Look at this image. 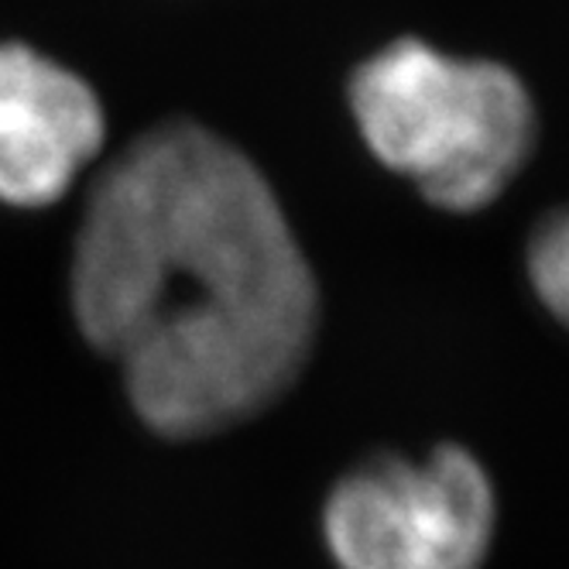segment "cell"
<instances>
[{
	"instance_id": "6da1fadb",
	"label": "cell",
	"mask_w": 569,
	"mask_h": 569,
	"mask_svg": "<svg viewBox=\"0 0 569 569\" xmlns=\"http://www.w3.org/2000/svg\"><path fill=\"white\" fill-rule=\"evenodd\" d=\"M79 333L166 439L251 422L312 353L319 289L264 172L196 120L134 138L97 176L72 243Z\"/></svg>"
},
{
	"instance_id": "7a4b0ae2",
	"label": "cell",
	"mask_w": 569,
	"mask_h": 569,
	"mask_svg": "<svg viewBox=\"0 0 569 569\" xmlns=\"http://www.w3.org/2000/svg\"><path fill=\"white\" fill-rule=\"evenodd\" d=\"M347 97L371 154L446 213L491 207L536 144L532 97L508 66L442 56L419 38L363 59Z\"/></svg>"
},
{
	"instance_id": "3957f363",
	"label": "cell",
	"mask_w": 569,
	"mask_h": 569,
	"mask_svg": "<svg viewBox=\"0 0 569 569\" xmlns=\"http://www.w3.org/2000/svg\"><path fill=\"white\" fill-rule=\"evenodd\" d=\"M495 528V483L453 442L426 460L388 453L360 463L322 508V539L337 569H480Z\"/></svg>"
},
{
	"instance_id": "277c9868",
	"label": "cell",
	"mask_w": 569,
	"mask_h": 569,
	"mask_svg": "<svg viewBox=\"0 0 569 569\" xmlns=\"http://www.w3.org/2000/svg\"><path fill=\"white\" fill-rule=\"evenodd\" d=\"M103 141L107 113L83 76L24 42H0V202L52 207Z\"/></svg>"
},
{
	"instance_id": "5b68a950",
	"label": "cell",
	"mask_w": 569,
	"mask_h": 569,
	"mask_svg": "<svg viewBox=\"0 0 569 569\" xmlns=\"http://www.w3.org/2000/svg\"><path fill=\"white\" fill-rule=\"evenodd\" d=\"M525 261L539 302L569 330V207L552 210L536 223Z\"/></svg>"
}]
</instances>
